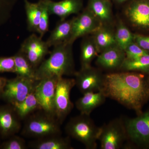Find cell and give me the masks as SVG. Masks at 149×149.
<instances>
[{"mask_svg":"<svg viewBox=\"0 0 149 149\" xmlns=\"http://www.w3.org/2000/svg\"><path fill=\"white\" fill-rule=\"evenodd\" d=\"M101 91L107 98L133 110L138 115L149 100V77L147 74L135 71L109 73L104 75Z\"/></svg>","mask_w":149,"mask_h":149,"instance_id":"6da1fadb","label":"cell"},{"mask_svg":"<svg viewBox=\"0 0 149 149\" xmlns=\"http://www.w3.org/2000/svg\"><path fill=\"white\" fill-rule=\"evenodd\" d=\"M72 44L64 43L54 46L50 56L36 69L35 79L63 77L64 75H74V59Z\"/></svg>","mask_w":149,"mask_h":149,"instance_id":"7a4b0ae2","label":"cell"},{"mask_svg":"<svg viewBox=\"0 0 149 149\" xmlns=\"http://www.w3.org/2000/svg\"><path fill=\"white\" fill-rule=\"evenodd\" d=\"M100 130L90 116L81 114L70 118L65 126L68 136L81 142L87 149H97Z\"/></svg>","mask_w":149,"mask_h":149,"instance_id":"3957f363","label":"cell"},{"mask_svg":"<svg viewBox=\"0 0 149 149\" xmlns=\"http://www.w3.org/2000/svg\"><path fill=\"white\" fill-rule=\"evenodd\" d=\"M60 124L55 117L43 111L27 118L22 133L27 137L37 139L61 134Z\"/></svg>","mask_w":149,"mask_h":149,"instance_id":"277c9868","label":"cell"},{"mask_svg":"<svg viewBox=\"0 0 149 149\" xmlns=\"http://www.w3.org/2000/svg\"><path fill=\"white\" fill-rule=\"evenodd\" d=\"M124 121L130 146L149 149V109Z\"/></svg>","mask_w":149,"mask_h":149,"instance_id":"5b68a950","label":"cell"},{"mask_svg":"<svg viewBox=\"0 0 149 149\" xmlns=\"http://www.w3.org/2000/svg\"><path fill=\"white\" fill-rule=\"evenodd\" d=\"M74 86V79L61 77L57 82L54 102L55 116L61 125L74 107L70 93Z\"/></svg>","mask_w":149,"mask_h":149,"instance_id":"8992f818","label":"cell"},{"mask_svg":"<svg viewBox=\"0 0 149 149\" xmlns=\"http://www.w3.org/2000/svg\"><path fill=\"white\" fill-rule=\"evenodd\" d=\"M98 141L101 149H119L127 140L125 121L116 118L100 127Z\"/></svg>","mask_w":149,"mask_h":149,"instance_id":"52a82bcc","label":"cell"},{"mask_svg":"<svg viewBox=\"0 0 149 149\" xmlns=\"http://www.w3.org/2000/svg\"><path fill=\"white\" fill-rule=\"evenodd\" d=\"M36 82L35 79L19 76L8 79L0 97L10 104L21 102L33 91Z\"/></svg>","mask_w":149,"mask_h":149,"instance_id":"ba28073f","label":"cell"},{"mask_svg":"<svg viewBox=\"0 0 149 149\" xmlns=\"http://www.w3.org/2000/svg\"><path fill=\"white\" fill-rule=\"evenodd\" d=\"M46 41L36 34L27 37L21 45L19 51L27 58L32 66L36 70L50 53Z\"/></svg>","mask_w":149,"mask_h":149,"instance_id":"9c48e42d","label":"cell"},{"mask_svg":"<svg viewBox=\"0 0 149 149\" xmlns=\"http://www.w3.org/2000/svg\"><path fill=\"white\" fill-rule=\"evenodd\" d=\"M58 77H53L37 80L35 87V95L42 110L55 116V95Z\"/></svg>","mask_w":149,"mask_h":149,"instance_id":"30bf717a","label":"cell"},{"mask_svg":"<svg viewBox=\"0 0 149 149\" xmlns=\"http://www.w3.org/2000/svg\"><path fill=\"white\" fill-rule=\"evenodd\" d=\"M72 20L71 34L66 42L72 45L78 38L94 33L103 25L88 9Z\"/></svg>","mask_w":149,"mask_h":149,"instance_id":"8fae6325","label":"cell"},{"mask_svg":"<svg viewBox=\"0 0 149 149\" xmlns=\"http://www.w3.org/2000/svg\"><path fill=\"white\" fill-rule=\"evenodd\" d=\"M74 75L75 85L83 94L102 91L104 75L99 70L91 66L81 68Z\"/></svg>","mask_w":149,"mask_h":149,"instance_id":"7c38bea8","label":"cell"},{"mask_svg":"<svg viewBox=\"0 0 149 149\" xmlns=\"http://www.w3.org/2000/svg\"><path fill=\"white\" fill-rule=\"evenodd\" d=\"M125 14L133 26L149 30V0H138L131 3L126 8Z\"/></svg>","mask_w":149,"mask_h":149,"instance_id":"4fadbf2b","label":"cell"},{"mask_svg":"<svg viewBox=\"0 0 149 149\" xmlns=\"http://www.w3.org/2000/svg\"><path fill=\"white\" fill-rule=\"evenodd\" d=\"M20 120L10 104L0 106V136L8 139L21 129Z\"/></svg>","mask_w":149,"mask_h":149,"instance_id":"5bb4252c","label":"cell"},{"mask_svg":"<svg viewBox=\"0 0 149 149\" xmlns=\"http://www.w3.org/2000/svg\"><path fill=\"white\" fill-rule=\"evenodd\" d=\"M125 58L124 51L116 45L100 53L96 63L104 69L114 70L120 68Z\"/></svg>","mask_w":149,"mask_h":149,"instance_id":"9a60e30c","label":"cell"},{"mask_svg":"<svg viewBox=\"0 0 149 149\" xmlns=\"http://www.w3.org/2000/svg\"><path fill=\"white\" fill-rule=\"evenodd\" d=\"M33 149H72L70 137H63L61 134L35 139L28 144Z\"/></svg>","mask_w":149,"mask_h":149,"instance_id":"2e32d148","label":"cell"},{"mask_svg":"<svg viewBox=\"0 0 149 149\" xmlns=\"http://www.w3.org/2000/svg\"><path fill=\"white\" fill-rule=\"evenodd\" d=\"M48 5L50 15H57L62 21L71 15L78 13L83 4L81 0H62L58 2L49 0Z\"/></svg>","mask_w":149,"mask_h":149,"instance_id":"e0dca14e","label":"cell"},{"mask_svg":"<svg viewBox=\"0 0 149 149\" xmlns=\"http://www.w3.org/2000/svg\"><path fill=\"white\" fill-rule=\"evenodd\" d=\"M77 100L75 106L80 114L90 116L91 113L105 102L107 97L102 91L88 92Z\"/></svg>","mask_w":149,"mask_h":149,"instance_id":"ac0fdd59","label":"cell"},{"mask_svg":"<svg viewBox=\"0 0 149 149\" xmlns=\"http://www.w3.org/2000/svg\"><path fill=\"white\" fill-rule=\"evenodd\" d=\"M72 19L62 20L56 25L46 42L49 47L67 42L72 29Z\"/></svg>","mask_w":149,"mask_h":149,"instance_id":"d6986e66","label":"cell"},{"mask_svg":"<svg viewBox=\"0 0 149 149\" xmlns=\"http://www.w3.org/2000/svg\"><path fill=\"white\" fill-rule=\"evenodd\" d=\"M11 105L20 120L26 119L36 111L42 110L35 95V88L23 101Z\"/></svg>","mask_w":149,"mask_h":149,"instance_id":"ffe728a7","label":"cell"},{"mask_svg":"<svg viewBox=\"0 0 149 149\" xmlns=\"http://www.w3.org/2000/svg\"><path fill=\"white\" fill-rule=\"evenodd\" d=\"M87 9L102 24L111 21L112 13L109 0H90Z\"/></svg>","mask_w":149,"mask_h":149,"instance_id":"44dd1931","label":"cell"},{"mask_svg":"<svg viewBox=\"0 0 149 149\" xmlns=\"http://www.w3.org/2000/svg\"><path fill=\"white\" fill-rule=\"evenodd\" d=\"M93 34V39L100 53L108 48L116 45L115 33L103 25Z\"/></svg>","mask_w":149,"mask_h":149,"instance_id":"7402d4cb","label":"cell"},{"mask_svg":"<svg viewBox=\"0 0 149 149\" xmlns=\"http://www.w3.org/2000/svg\"><path fill=\"white\" fill-rule=\"evenodd\" d=\"M99 53L93 37H89L83 40L81 44L80 61L81 68L91 66L93 60Z\"/></svg>","mask_w":149,"mask_h":149,"instance_id":"603a6c76","label":"cell"},{"mask_svg":"<svg viewBox=\"0 0 149 149\" xmlns=\"http://www.w3.org/2000/svg\"><path fill=\"white\" fill-rule=\"evenodd\" d=\"M25 12L27 16V28L30 32H37L41 14L40 2L31 3L24 0Z\"/></svg>","mask_w":149,"mask_h":149,"instance_id":"cb8c5ba5","label":"cell"},{"mask_svg":"<svg viewBox=\"0 0 149 149\" xmlns=\"http://www.w3.org/2000/svg\"><path fill=\"white\" fill-rule=\"evenodd\" d=\"M13 56L15 65L14 73L17 76L35 80L36 69L32 66L25 56L19 51Z\"/></svg>","mask_w":149,"mask_h":149,"instance_id":"d4e9b609","label":"cell"},{"mask_svg":"<svg viewBox=\"0 0 149 149\" xmlns=\"http://www.w3.org/2000/svg\"><path fill=\"white\" fill-rule=\"evenodd\" d=\"M124 71L149 73V53L136 59L125 58L120 68Z\"/></svg>","mask_w":149,"mask_h":149,"instance_id":"484cf974","label":"cell"},{"mask_svg":"<svg viewBox=\"0 0 149 149\" xmlns=\"http://www.w3.org/2000/svg\"><path fill=\"white\" fill-rule=\"evenodd\" d=\"M116 45L123 51L134 42V35L122 22H118L115 33Z\"/></svg>","mask_w":149,"mask_h":149,"instance_id":"4316f807","label":"cell"},{"mask_svg":"<svg viewBox=\"0 0 149 149\" xmlns=\"http://www.w3.org/2000/svg\"><path fill=\"white\" fill-rule=\"evenodd\" d=\"M49 1V0H40L39 1L41 6V14L37 33L42 38H43L44 35L49 31V19L50 15L48 5Z\"/></svg>","mask_w":149,"mask_h":149,"instance_id":"83f0119b","label":"cell"},{"mask_svg":"<svg viewBox=\"0 0 149 149\" xmlns=\"http://www.w3.org/2000/svg\"><path fill=\"white\" fill-rule=\"evenodd\" d=\"M0 145L1 149H26L27 144L24 139L15 135Z\"/></svg>","mask_w":149,"mask_h":149,"instance_id":"f1b7e54d","label":"cell"},{"mask_svg":"<svg viewBox=\"0 0 149 149\" xmlns=\"http://www.w3.org/2000/svg\"><path fill=\"white\" fill-rule=\"evenodd\" d=\"M124 52L125 58L129 60L136 59L149 53V52L143 49L134 42L127 47Z\"/></svg>","mask_w":149,"mask_h":149,"instance_id":"f546056e","label":"cell"},{"mask_svg":"<svg viewBox=\"0 0 149 149\" xmlns=\"http://www.w3.org/2000/svg\"><path fill=\"white\" fill-rule=\"evenodd\" d=\"M15 65L13 56L0 57V72H15Z\"/></svg>","mask_w":149,"mask_h":149,"instance_id":"4dcf8cb0","label":"cell"},{"mask_svg":"<svg viewBox=\"0 0 149 149\" xmlns=\"http://www.w3.org/2000/svg\"><path fill=\"white\" fill-rule=\"evenodd\" d=\"M134 42L143 49L149 52V36L134 35Z\"/></svg>","mask_w":149,"mask_h":149,"instance_id":"1f68e13d","label":"cell"},{"mask_svg":"<svg viewBox=\"0 0 149 149\" xmlns=\"http://www.w3.org/2000/svg\"><path fill=\"white\" fill-rule=\"evenodd\" d=\"M17 0H0V13L7 12L16 3Z\"/></svg>","mask_w":149,"mask_h":149,"instance_id":"d6a6232c","label":"cell"},{"mask_svg":"<svg viewBox=\"0 0 149 149\" xmlns=\"http://www.w3.org/2000/svg\"><path fill=\"white\" fill-rule=\"evenodd\" d=\"M7 80L5 77H0V97L5 86Z\"/></svg>","mask_w":149,"mask_h":149,"instance_id":"836d02e7","label":"cell"},{"mask_svg":"<svg viewBox=\"0 0 149 149\" xmlns=\"http://www.w3.org/2000/svg\"><path fill=\"white\" fill-rule=\"evenodd\" d=\"M119 3H123L125 1H127V0H116Z\"/></svg>","mask_w":149,"mask_h":149,"instance_id":"e575fe53","label":"cell"},{"mask_svg":"<svg viewBox=\"0 0 149 149\" xmlns=\"http://www.w3.org/2000/svg\"><path fill=\"white\" fill-rule=\"evenodd\" d=\"M148 74V77H149V73H148V74Z\"/></svg>","mask_w":149,"mask_h":149,"instance_id":"d590c367","label":"cell"}]
</instances>
